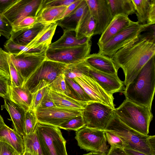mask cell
I'll use <instances>...</instances> for the list:
<instances>
[{
	"label": "cell",
	"mask_w": 155,
	"mask_h": 155,
	"mask_svg": "<svg viewBox=\"0 0 155 155\" xmlns=\"http://www.w3.org/2000/svg\"><path fill=\"white\" fill-rule=\"evenodd\" d=\"M155 55V44L138 39L118 51L111 58L117 68H121L127 86L146 63Z\"/></svg>",
	"instance_id": "1"
},
{
	"label": "cell",
	"mask_w": 155,
	"mask_h": 155,
	"mask_svg": "<svg viewBox=\"0 0 155 155\" xmlns=\"http://www.w3.org/2000/svg\"><path fill=\"white\" fill-rule=\"evenodd\" d=\"M155 90V55L143 66L123 93L126 99L136 104L151 107Z\"/></svg>",
	"instance_id": "2"
},
{
	"label": "cell",
	"mask_w": 155,
	"mask_h": 155,
	"mask_svg": "<svg viewBox=\"0 0 155 155\" xmlns=\"http://www.w3.org/2000/svg\"><path fill=\"white\" fill-rule=\"evenodd\" d=\"M104 130L120 137L125 148L133 150L147 155H155V136L143 134L122 122L114 112Z\"/></svg>",
	"instance_id": "3"
},
{
	"label": "cell",
	"mask_w": 155,
	"mask_h": 155,
	"mask_svg": "<svg viewBox=\"0 0 155 155\" xmlns=\"http://www.w3.org/2000/svg\"><path fill=\"white\" fill-rule=\"evenodd\" d=\"M114 112L127 126L143 134L148 135L153 117L151 107L138 105L125 99L115 108Z\"/></svg>",
	"instance_id": "4"
},
{
	"label": "cell",
	"mask_w": 155,
	"mask_h": 155,
	"mask_svg": "<svg viewBox=\"0 0 155 155\" xmlns=\"http://www.w3.org/2000/svg\"><path fill=\"white\" fill-rule=\"evenodd\" d=\"M67 66L46 59L25 81L23 87L33 94L48 86L59 75L64 73Z\"/></svg>",
	"instance_id": "5"
},
{
	"label": "cell",
	"mask_w": 155,
	"mask_h": 155,
	"mask_svg": "<svg viewBox=\"0 0 155 155\" xmlns=\"http://www.w3.org/2000/svg\"><path fill=\"white\" fill-rule=\"evenodd\" d=\"M35 130L43 155H66V141L59 127L38 122Z\"/></svg>",
	"instance_id": "6"
},
{
	"label": "cell",
	"mask_w": 155,
	"mask_h": 155,
	"mask_svg": "<svg viewBox=\"0 0 155 155\" xmlns=\"http://www.w3.org/2000/svg\"><path fill=\"white\" fill-rule=\"evenodd\" d=\"M91 40L75 46L57 49L48 48L45 53L46 59L67 65L80 63L90 54Z\"/></svg>",
	"instance_id": "7"
},
{
	"label": "cell",
	"mask_w": 155,
	"mask_h": 155,
	"mask_svg": "<svg viewBox=\"0 0 155 155\" xmlns=\"http://www.w3.org/2000/svg\"><path fill=\"white\" fill-rule=\"evenodd\" d=\"M145 24H140L138 22H136L99 47L98 53L112 57L120 49L137 40L138 35Z\"/></svg>",
	"instance_id": "8"
},
{
	"label": "cell",
	"mask_w": 155,
	"mask_h": 155,
	"mask_svg": "<svg viewBox=\"0 0 155 155\" xmlns=\"http://www.w3.org/2000/svg\"><path fill=\"white\" fill-rule=\"evenodd\" d=\"M85 126L104 130L114 113V110L102 103L92 101L81 110Z\"/></svg>",
	"instance_id": "9"
},
{
	"label": "cell",
	"mask_w": 155,
	"mask_h": 155,
	"mask_svg": "<svg viewBox=\"0 0 155 155\" xmlns=\"http://www.w3.org/2000/svg\"><path fill=\"white\" fill-rule=\"evenodd\" d=\"M75 138L81 149L105 154L109 149L104 130L84 126L76 131Z\"/></svg>",
	"instance_id": "10"
},
{
	"label": "cell",
	"mask_w": 155,
	"mask_h": 155,
	"mask_svg": "<svg viewBox=\"0 0 155 155\" xmlns=\"http://www.w3.org/2000/svg\"><path fill=\"white\" fill-rule=\"evenodd\" d=\"M43 1L17 0L2 15L8 20L12 27L27 17H37L41 9Z\"/></svg>",
	"instance_id": "11"
},
{
	"label": "cell",
	"mask_w": 155,
	"mask_h": 155,
	"mask_svg": "<svg viewBox=\"0 0 155 155\" xmlns=\"http://www.w3.org/2000/svg\"><path fill=\"white\" fill-rule=\"evenodd\" d=\"M82 110L70 109L59 107L34 110L38 122L59 127L62 124L82 115Z\"/></svg>",
	"instance_id": "12"
},
{
	"label": "cell",
	"mask_w": 155,
	"mask_h": 155,
	"mask_svg": "<svg viewBox=\"0 0 155 155\" xmlns=\"http://www.w3.org/2000/svg\"><path fill=\"white\" fill-rule=\"evenodd\" d=\"M10 58L25 81L46 59V57L45 53H24L19 54H10Z\"/></svg>",
	"instance_id": "13"
},
{
	"label": "cell",
	"mask_w": 155,
	"mask_h": 155,
	"mask_svg": "<svg viewBox=\"0 0 155 155\" xmlns=\"http://www.w3.org/2000/svg\"><path fill=\"white\" fill-rule=\"evenodd\" d=\"M85 0L95 22L94 35H101L113 18L108 0Z\"/></svg>",
	"instance_id": "14"
},
{
	"label": "cell",
	"mask_w": 155,
	"mask_h": 155,
	"mask_svg": "<svg viewBox=\"0 0 155 155\" xmlns=\"http://www.w3.org/2000/svg\"><path fill=\"white\" fill-rule=\"evenodd\" d=\"M74 80L83 89L93 101L99 102L115 109L114 97L106 92L98 83L88 75L83 74Z\"/></svg>",
	"instance_id": "15"
},
{
	"label": "cell",
	"mask_w": 155,
	"mask_h": 155,
	"mask_svg": "<svg viewBox=\"0 0 155 155\" xmlns=\"http://www.w3.org/2000/svg\"><path fill=\"white\" fill-rule=\"evenodd\" d=\"M87 63L86 75L93 78L107 93L113 95L115 93H123L125 89L124 85L117 74H109L101 72Z\"/></svg>",
	"instance_id": "16"
},
{
	"label": "cell",
	"mask_w": 155,
	"mask_h": 155,
	"mask_svg": "<svg viewBox=\"0 0 155 155\" xmlns=\"http://www.w3.org/2000/svg\"><path fill=\"white\" fill-rule=\"evenodd\" d=\"M57 26L56 22L48 24L34 39L17 54L24 53H45L51 44Z\"/></svg>",
	"instance_id": "17"
},
{
	"label": "cell",
	"mask_w": 155,
	"mask_h": 155,
	"mask_svg": "<svg viewBox=\"0 0 155 155\" xmlns=\"http://www.w3.org/2000/svg\"><path fill=\"white\" fill-rule=\"evenodd\" d=\"M136 22L131 20L128 16L123 14L116 15L103 32L101 34L97 44L99 47L105 44L121 31Z\"/></svg>",
	"instance_id": "18"
},
{
	"label": "cell",
	"mask_w": 155,
	"mask_h": 155,
	"mask_svg": "<svg viewBox=\"0 0 155 155\" xmlns=\"http://www.w3.org/2000/svg\"><path fill=\"white\" fill-rule=\"evenodd\" d=\"M85 0H81L79 5L71 12L56 22L64 31H75L81 20L89 12Z\"/></svg>",
	"instance_id": "19"
},
{
	"label": "cell",
	"mask_w": 155,
	"mask_h": 155,
	"mask_svg": "<svg viewBox=\"0 0 155 155\" xmlns=\"http://www.w3.org/2000/svg\"><path fill=\"white\" fill-rule=\"evenodd\" d=\"M4 103L1 110L5 109L9 114L13 122L14 130L23 137L25 134V111L9 98H4Z\"/></svg>",
	"instance_id": "20"
},
{
	"label": "cell",
	"mask_w": 155,
	"mask_h": 155,
	"mask_svg": "<svg viewBox=\"0 0 155 155\" xmlns=\"http://www.w3.org/2000/svg\"><path fill=\"white\" fill-rule=\"evenodd\" d=\"M84 60L97 70L109 74H117L118 69L111 57L98 53L90 54Z\"/></svg>",
	"instance_id": "21"
},
{
	"label": "cell",
	"mask_w": 155,
	"mask_h": 155,
	"mask_svg": "<svg viewBox=\"0 0 155 155\" xmlns=\"http://www.w3.org/2000/svg\"><path fill=\"white\" fill-rule=\"evenodd\" d=\"M0 140L12 146L19 155H24L25 147L23 137L5 124L0 128Z\"/></svg>",
	"instance_id": "22"
},
{
	"label": "cell",
	"mask_w": 155,
	"mask_h": 155,
	"mask_svg": "<svg viewBox=\"0 0 155 155\" xmlns=\"http://www.w3.org/2000/svg\"><path fill=\"white\" fill-rule=\"evenodd\" d=\"M49 23L37 22L32 27L16 31H12L10 38L15 43L24 46L29 43Z\"/></svg>",
	"instance_id": "23"
},
{
	"label": "cell",
	"mask_w": 155,
	"mask_h": 155,
	"mask_svg": "<svg viewBox=\"0 0 155 155\" xmlns=\"http://www.w3.org/2000/svg\"><path fill=\"white\" fill-rule=\"evenodd\" d=\"M10 99L22 107L25 111L31 108L32 94L27 88L22 87H10Z\"/></svg>",
	"instance_id": "24"
},
{
	"label": "cell",
	"mask_w": 155,
	"mask_h": 155,
	"mask_svg": "<svg viewBox=\"0 0 155 155\" xmlns=\"http://www.w3.org/2000/svg\"><path fill=\"white\" fill-rule=\"evenodd\" d=\"M49 93L57 107L70 109L82 110L87 103L74 99L61 93L50 90Z\"/></svg>",
	"instance_id": "25"
},
{
	"label": "cell",
	"mask_w": 155,
	"mask_h": 155,
	"mask_svg": "<svg viewBox=\"0 0 155 155\" xmlns=\"http://www.w3.org/2000/svg\"><path fill=\"white\" fill-rule=\"evenodd\" d=\"M87 38L81 39L77 38L75 32L64 31L62 35L58 40L51 43L49 48L57 49L75 46L82 45L91 40Z\"/></svg>",
	"instance_id": "26"
},
{
	"label": "cell",
	"mask_w": 155,
	"mask_h": 155,
	"mask_svg": "<svg viewBox=\"0 0 155 155\" xmlns=\"http://www.w3.org/2000/svg\"><path fill=\"white\" fill-rule=\"evenodd\" d=\"M95 27V20L89 11L81 20L75 31L76 38L78 39L85 38L91 39L94 36Z\"/></svg>",
	"instance_id": "27"
},
{
	"label": "cell",
	"mask_w": 155,
	"mask_h": 155,
	"mask_svg": "<svg viewBox=\"0 0 155 155\" xmlns=\"http://www.w3.org/2000/svg\"><path fill=\"white\" fill-rule=\"evenodd\" d=\"M113 16L120 14L129 16L135 14L132 0H108Z\"/></svg>",
	"instance_id": "28"
},
{
	"label": "cell",
	"mask_w": 155,
	"mask_h": 155,
	"mask_svg": "<svg viewBox=\"0 0 155 155\" xmlns=\"http://www.w3.org/2000/svg\"><path fill=\"white\" fill-rule=\"evenodd\" d=\"M67 7H47L42 8L37 16V22L45 23L53 22L54 20L64 11Z\"/></svg>",
	"instance_id": "29"
},
{
	"label": "cell",
	"mask_w": 155,
	"mask_h": 155,
	"mask_svg": "<svg viewBox=\"0 0 155 155\" xmlns=\"http://www.w3.org/2000/svg\"><path fill=\"white\" fill-rule=\"evenodd\" d=\"M25 152L31 155H43L41 145L35 130L31 134H24Z\"/></svg>",
	"instance_id": "30"
},
{
	"label": "cell",
	"mask_w": 155,
	"mask_h": 155,
	"mask_svg": "<svg viewBox=\"0 0 155 155\" xmlns=\"http://www.w3.org/2000/svg\"><path fill=\"white\" fill-rule=\"evenodd\" d=\"M48 86L50 91L64 94L75 99L70 87L65 81L64 73L59 75Z\"/></svg>",
	"instance_id": "31"
},
{
	"label": "cell",
	"mask_w": 155,
	"mask_h": 155,
	"mask_svg": "<svg viewBox=\"0 0 155 155\" xmlns=\"http://www.w3.org/2000/svg\"><path fill=\"white\" fill-rule=\"evenodd\" d=\"M138 20L140 24H147L151 0H132Z\"/></svg>",
	"instance_id": "32"
},
{
	"label": "cell",
	"mask_w": 155,
	"mask_h": 155,
	"mask_svg": "<svg viewBox=\"0 0 155 155\" xmlns=\"http://www.w3.org/2000/svg\"><path fill=\"white\" fill-rule=\"evenodd\" d=\"M87 66L85 60L74 64L67 65L64 74L65 77L74 79L80 77L83 74H85L87 72Z\"/></svg>",
	"instance_id": "33"
},
{
	"label": "cell",
	"mask_w": 155,
	"mask_h": 155,
	"mask_svg": "<svg viewBox=\"0 0 155 155\" xmlns=\"http://www.w3.org/2000/svg\"><path fill=\"white\" fill-rule=\"evenodd\" d=\"M65 80L70 87L75 99L86 103L93 101L81 87L74 79L65 77Z\"/></svg>",
	"instance_id": "34"
},
{
	"label": "cell",
	"mask_w": 155,
	"mask_h": 155,
	"mask_svg": "<svg viewBox=\"0 0 155 155\" xmlns=\"http://www.w3.org/2000/svg\"><path fill=\"white\" fill-rule=\"evenodd\" d=\"M38 121L34 110L30 109L25 112V134L33 133Z\"/></svg>",
	"instance_id": "35"
},
{
	"label": "cell",
	"mask_w": 155,
	"mask_h": 155,
	"mask_svg": "<svg viewBox=\"0 0 155 155\" xmlns=\"http://www.w3.org/2000/svg\"><path fill=\"white\" fill-rule=\"evenodd\" d=\"M85 126L81 115L72 118L61 124L59 128L67 130L77 131Z\"/></svg>",
	"instance_id": "36"
},
{
	"label": "cell",
	"mask_w": 155,
	"mask_h": 155,
	"mask_svg": "<svg viewBox=\"0 0 155 155\" xmlns=\"http://www.w3.org/2000/svg\"><path fill=\"white\" fill-rule=\"evenodd\" d=\"M8 64L10 77V86L12 87H22L25 80L15 69L10 58Z\"/></svg>",
	"instance_id": "37"
},
{
	"label": "cell",
	"mask_w": 155,
	"mask_h": 155,
	"mask_svg": "<svg viewBox=\"0 0 155 155\" xmlns=\"http://www.w3.org/2000/svg\"><path fill=\"white\" fill-rule=\"evenodd\" d=\"M10 54L0 48V74L10 81V77L8 64Z\"/></svg>",
	"instance_id": "38"
},
{
	"label": "cell",
	"mask_w": 155,
	"mask_h": 155,
	"mask_svg": "<svg viewBox=\"0 0 155 155\" xmlns=\"http://www.w3.org/2000/svg\"><path fill=\"white\" fill-rule=\"evenodd\" d=\"M138 38L155 44V24H145Z\"/></svg>",
	"instance_id": "39"
},
{
	"label": "cell",
	"mask_w": 155,
	"mask_h": 155,
	"mask_svg": "<svg viewBox=\"0 0 155 155\" xmlns=\"http://www.w3.org/2000/svg\"><path fill=\"white\" fill-rule=\"evenodd\" d=\"M50 89L48 86L42 88L32 94V98L31 108L35 110L40 105L45 96L49 93Z\"/></svg>",
	"instance_id": "40"
},
{
	"label": "cell",
	"mask_w": 155,
	"mask_h": 155,
	"mask_svg": "<svg viewBox=\"0 0 155 155\" xmlns=\"http://www.w3.org/2000/svg\"><path fill=\"white\" fill-rule=\"evenodd\" d=\"M37 22V17L29 16L23 18L16 25L12 27V31H16L29 28Z\"/></svg>",
	"instance_id": "41"
},
{
	"label": "cell",
	"mask_w": 155,
	"mask_h": 155,
	"mask_svg": "<svg viewBox=\"0 0 155 155\" xmlns=\"http://www.w3.org/2000/svg\"><path fill=\"white\" fill-rule=\"evenodd\" d=\"M104 130L107 141L110 147L124 148V142L120 137L109 131Z\"/></svg>",
	"instance_id": "42"
},
{
	"label": "cell",
	"mask_w": 155,
	"mask_h": 155,
	"mask_svg": "<svg viewBox=\"0 0 155 155\" xmlns=\"http://www.w3.org/2000/svg\"><path fill=\"white\" fill-rule=\"evenodd\" d=\"M12 31V27L8 20L0 14V35L9 39Z\"/></svg>",
	"instance_id": "43"
},
{
	"label": "cell",
	"mask_w": 155,
	"mask_h": 155,
	"mask_svg": "<svg viewBox=\"0 0 155 155\" xmlns=\"http://www.w3.org/2000/svg\"><path fill=\"white\" fill-rule=\"evenodd\" d=\"M4 46L8 52L12 54H18L26 46L17 43L10 38L6 41Z\"/></svg>",
	"instance_id": "44"
},
{
	"label": "cell",
	"mask_w": 155,
	"mask_h": 155,
	"mask_svg": "<svg viewBox=\"0 0 155 155\" xmlns=\"http://www.w3.org/2000/svg\"><path fill=\"white\" fill-rule=\"evenodd\" d=\"M10 81L4 76L0 74V96L4 98L10 97Z\"/></svg>",
	"instance_id": "45"
},
{
	"label": "cell",
	"mask_w": 155,
	"mask_h": 155,
	"mask_svg": "<svg viewBox=\"0 0 155 155\" xmlns=\"http://www.w3.org/2000/svg\"><path fill=\"white\" fill-rule=\"evenodd\" d=\"M76 0H43L41 9L45 7L68 6Z\"/></svg>",
	"instance_id": "46"
},
{
	"label": "cell",
	"mask_w": 155,
	"mask_h": 155,
	"mask_svg": "<svg viewBox=\"0 0 155 155\" xmlns=\"http://www.w3.org/2000/svg\"><path fill=\"white\" fill-rule=\"evenodd\" d=\"M0 155H19L8 144L0 140Z\"/></svg>",
	"instance_id": "47"
},
{
	"label": "cell",
	"mask_w": 155,
	"mask_h": 155,
	"mask_svg": "<svg viewBox=\"0 0 155 155\" xmlns=\"http://www.w3.org/2000/svg\"><path fill=\"white\" fill-rule=\"evenodd\" d=\"M81 1V0H76L75 2L68 6L64 11L57 17L53 22L59 20L70 14L79 5Z\"/></svg>",
	"instance_id": "48"
},
{
	"label": "cell",
	"mask_w": 155,
	"mask_h": 155,
	"mask_svg": "<svg viewBox=\"0 0 155 155\" xmlns=\"http://www.w3.org/2000/svg\"><path fill=\"white\" fill-rule=\"evenodd\" d=\"M55 107H56V106L49 92V93L46 94L43 98L40 105L38 107L42 108H46Z\"/></svg>",
	"instance_id": "49"
},
{
	"label": "cell",
	"mask_w": 155,
	"mask_h": 155,
	"mask_svg": "<svg viewBox=\"0 0 155 155\" xmlns=\"http://www.w3.org/2000/svg\"><path fill=\"white\" fill-rule=\"evenodd\" d=\"M147 24H155V0H151Z\"/></svg>",
	"instance_id": "50"
},
{
	"label": "cell",
	"mask_w": 155,
	"mask_h": 155,
	"mask_svg": "<svg viewBox=\"0 0 155 155\" xmlns=\"http://www.w3.org/2000/svg\"><path fill=\"white\" fill-rule=\"evenodd\" d=\"M17 0H0V14H2Z\"/></svg>",
	"instance_id": "51"
},
{
	"label": "cell",
	"mask_w": 155,
	"mask_h": 155,
	"mask_svg": "<svg viewBox=\"0 0 155 155\" xmlns=\"http://www.w3.org/2000/svg\"><path fill=\"white\" fill-rule=\"evenodd\" d=\"M105 155H127L123 149L110 147Z\"/></svg>",
	"instance_id": "52"
},
{
	"label": "cell",
	"mask_w": 155,
	"mask_h": 155,
	"mask_svg": "<svg viewBox=\"0 0 155 155\" xmlns=\"http://www.w3.org/2000/svg\"><path fill=\"white\" fill-rule=\"evenodd\" d=\"M124 149L127 155H147L142 152L129 148H125Z\"/></svg>",
	"instance_id": "53"
},
{
	"label": "cell",
	"mask_w": 155,
	"mask_h": 155,
	"mask_svg": "<svg viewBox=\"0 0 155 155\" xmlns=\"http://www.w3.org/2000/svg\"><path fill=\"white\" fill-rule=\"evenodd\" d=\"M106 154L99 152H91L89 153L84 154L83 155H105Z\"/></svg>",
	"instance_id": "54"
},
{
	"label": "cell",
	"mask_w": 155,
	"mask_h": 155,
	"mask_svg": "<svg viewBox=\"0 0 155 155\" xmlns=\"http://www.w3.org/2000/svg\"><path fill=\"white\" fill-rule=\"evenodd\" d=\"M5 124L2 117L0 115V128Z\"/></svg>",
	"instance_id": "55"
},
{
	"label": "cell",
	"mask_w": 155,
	"mask_h": 155,
	"mask_svg": "<svg viewBox=\"0 0 155 155\" xmlns=\"http://www.w3.org/2000/svg\"><path fill=\"white\" fill-rule=\"evenodd\" d=\"M24 155H31L28 153L25 152V153L24 154Z\"/></svg>",
	"instance_id": "56"
},
{
	"label": "cell",
	"mask_w": 155,
	"mask_h": 155,
	"mask_svg": "<svg viewBox=\"0 0 155 155\" xmlns=\"http://www.w3.org/2000/svg\"><path fill=\"white\" fill-rule=\"evenodd\" d=\"M1 36V35H0V37Z\"/></svg>",
	"instance_id": "57"
},
{
	"label": "cell",
	"mask_w": 155,
	"mask_h": 155,
	"mask_svg": "<svg viewBox=\"0 0 155 155\" xmlns=\"http://www.w3.org/2000/svg\"><path fill=\"white\" fill-rule=\"evenodd\" d=\"M66 155H68V154H66Z\"/></svg>",
	"instance_id": "58"
}]
</instances>
